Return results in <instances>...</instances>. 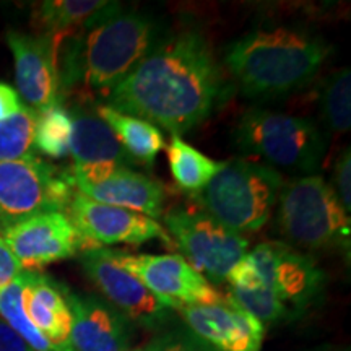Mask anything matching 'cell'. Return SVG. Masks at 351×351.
<instances>
[{
	"label": "cell",
	"mask_w": 351,
	"mask_h": 351,
	"mask_svg": "<svg viewBox=\"0 0 351 351\" xmlns=\"http://www.w3.org/2000/svg\"><path fill=\"white\" fill-rule=\"evenodd\" d=\"M21 271H23V269H21L20 262L16 261L10 247L0 236V289L8 287Z\"/></svg>",
	"instance_id": "f546056e"
},
{
	"label": "cell",
	"mask_w": 351,
	"mask_h": 351,
	"mask_svg": "<svg viewBox=\"0 0 351 351\" xmlns=\"http://www.w3.org/2000/svg\"><path fill=\"white\" fill-rule=\"evenodd\" d=\"M72 137L69 153L73 158V186H95L114 171L134 165L104 121L85 106L70 109Z\"/></svg>",
	"instance_id": "5bb4252c"
},
{
	"label": "cell",
	"mask_w": 351,
	"mask_h": 351,
	"mask_svg": "<svg viewBox=\"0 0 351 351\" xmlns=\"http://www.w3.org/2000/svg\"><path fill=\"white\" fill-rule=\"evenodd\" d=\"M320 111L327 125L337 134L351 127V72L340 69L328 75L320 86Z\"/></svg>",
	"instance_id": "603a6c76"
},
{
	"label": "cell",
	"mask_w": 351,
	"mask_h": 351,
	"mask_svg": "<svg viewBox=\"0 0 351 351\" xmlns=\"http://www.w3.org/2000/svg\"><path fill=\"white\" fill-rule=\"evenodd\" d=\"M0 236L26 271L43 269L85 251V243L65 212L34 215L2 230Z\"/></svg>",
	"instance_id": "4fadbf2b"
},
{
	"label": "cell",
	"mask_w": 351,
	"mask_h": 351,
	"mask_svg": "<svg viewBox=\"0 0 351 351\" xmlns=\"http://www.w3.org/2000/svg\"><path fill=\"white\" fill-rule=\"evenodd\" d=\"M75 191L99 204L132 210L152 219L163 217L166 202L163 186L155 179L130 169L129 166L114 171L99 184L80 186Z\"/></svg>",
	"instance_id": "d6986e66"
},
{
	"label": "cell",
	"mask_w": 351,
	"mask_h": 351,
	"mask_svg": "<svg viewBox=\"0 0 351 351\" xmlns=\"http://www.w3.org/2000/svg\"><path fill=\"white\" fill-rule=\"evenodd\" d=\"M226 298L262 324L282 322L295 315L291 307L262 285L252 288H230Z\"/></svg>",
	"instance_id": "4316f807"
},
{
	"label": "cell",
	"mask_w": 351,
	"mask_h": 351,
	"mask_svg": "<svg viewBox=\"0 0 351 351\" xmlns=\"http://www.w3.org/2000/svg\"><path fill=\"white\" fill-rule=\"evenodd\" d=\"M72 314L70 341L75 351H129L134 327L109 302L91 295H78L62 285Z\"/></svg>",
	"instance_id": "e0dca14e"
},
{
	"label": "cell",
	"mask_w": 351,
	"mask_h": 351,
	"mask_svg": "<svg viewBox=\"0 0 351 351\" xmlns=\"http://www.w3.org/2000/svg\"><path fill=\"white\" fill-rule=\"evenodd\" d=\"M72 171L36 155L0 163V231L46 212H65L72 200Z\"/></svg>",
	"instance_id": "52a82bcc"
},
{
	"label": "cell",
	"mask_w": 351,
	"mask_h": 351,
	"mask_svg": "<svg viewBox=\"0 0 351 351\" xmlns=\"http://www.w3.org/2000/svg\"><path fill=\"white\" fill-rule=\"evenodd\" d=\"M112 257L171 311L182 306L217 304L225 298L178 254L134 256L112 249Z\"/></svg>",
	"instance_id": "9c48e42d"
},
{
	"label": "cell",
	"mask_w": 351,
	"mask_h": 351,
	"mask_svg": "<svg viewBox=\"0 0 351 351\" xmlns=\"http://www.w3.org/2000/svg\"><path fill=\"white\" fill-rule=\"evenodd\" d=\"M0 351H34L8 324L0 317Z\"/></svg>",
	"instance_id": "1f68e13d"
},
{
	"label": "cell",
	"mask_w": 351,
	"mask_h": 351,
	"mask_svg": "<svg viewBox=\"0 0 351 351\" xmlns=\"http://www.w3.org/2000/svg\"><path fill=\"white\" fill-rule=\"evenodd\" d=\"M189 330L218 351H261L265 327L225 296L217 304L176 309Z\"/></svg>",
	"instance_id": "2e32d148"
},
{
	"label": "cell",
	"mask_w": 351,
	"mask_h": 351,
	"mask_svg": "<svg viewBox=\"0 0 351 351\" xmlns=\"http://www.w3.org/2000/svg\"><path fill=\"white\" fill-rule=\"evenodd\" d=\"M333 192L346 213L351 212V152L345 148L333 168Z\"/></svg>",
	"instance_id": "f1b7e54d"
},
{
	"label": "cell",
	"mask_w": 351,
	"mask_h": 351,
	"mask_svg": "<svg viewBox=\"0 0 351 351\" xmlns=\"http://www.w3.org/2000/svg\"><path fill=\"white\" fill-rule=\"evenodd\" d=\"M143 351H218L194 335L189 328H173L156 333Z\"/></svg>",
	"instance_id": "83f0119b"
},
{
	"label": "cell",
	"mask_w": 351,
	"mask_h": 351,
	"mask_svg": "<svg viewBox=\"0 0 351 351\" xmlns=\"http://www.w3.org/2000/svg\"><path fill=\"white\" fill-rule=\"evenodd\" d=\"M38 114L23 106L20 112L0 121V163L32 156Z\"/></svg>",
	"instance_id": "d4e9b609"
},
{
	"label": "cell",
	"mask_w": 351,
	"mask_h": 351,
	"mask_svg": "<svg viewBox=\"0 0 351 351\" xmlns=\"http://www.w3.org/2000/svg\"><path fill=\"white\" fill-rule=\"evenodd\" d=\"M96 114L112 130L132 161L153 165L158 153L165 148L163 134L150 122L116 111L108 104L96 108Z\"/></svg>",
	"instance_id": "44dd1931"
},
{
	"label": "cell",
	"mask_w": 351,
	"mask_h": 351,
	"mask_svg": "<svg viewBox=\"0 0 351 351\" xmlns=\"http://www.w3.org/2000/svg\"><path fill=\"white\" fill-rule=\"evenodd\" d=\"M328 54L330 47L317 34L282 26L236 39L225 64L245 95L275 96L306 86Z\"/></svg>",
	"instance_id": "3957f363"
},
{
	"label": "cell",
	"mask_w": 351,
	"mask_h": 351,
	"mask_svg": "<svg viewBox=\"0 0 351 351\" xmlns=\"http://www.w3.org/2000/svg\"><path fill=\"white\" fill-rule=\"evenodd\" d=\"M225 80L204 34L194 29L161 38L116 90L108 106L184 134L212 114Z\"/></svg>",
	"instance_id": "6da1fadb"
},
{
	"label": "cell",
	"mask_w": 351,
	"mask_h": 351,
	"mask_svg": "<svg viewBox=\"0 0 351 351\" xmlns=\"http://www.w3.org/2000/svg\"><path fill=\"white\" fill-rule=\"evenodd\" d=\"M23 271L13 282L0 289V317L10 326L34 351H56L41 332L29 322L23 309Z\"/></svg>",
	"instance_id": "cb8c5ba5"
},
{
	"label": "cell",
	"mask_w": 351,
	"mask_h": 351,
	"mask_svg": "<svg viewBox=\"0 0 351 351\" xmlns=\"http://www.w3.org/2000/svg\"><path fill=\"white\" fill-rule=\"evenodd\" d=\"M165 225L176 238L184 261L207 282H226L232 267L247 254L249 243L243 234L202 210H169Z\"/></svg>",
	"instance_id": "ba28073f"
},
{
	"label": "cell",
	"mask_w": 351,
	"mask_h": 351,
	"mask_svg": "<svg viewBox=\"0 0 351 351\" xmlns=\"http://www.w3.org/2000/svg\"><path fill=\"white\" fill-rule=\"evenodd\" d=\"M23 309L29 322L54 346L56 351H75L70 341L72 314L62 285L38 271L23 270Z\"/></svg>",
	"instance_id": "ac0fdd59"
},
{
	"label": "cell",
	"mask_w": 351,
	"mask_h": 351,
	"mask_svg": "<svg viewBox=\"0 0 351 351\" xmlns=\"http://www.w3.org/2000/svg\"><path fill=\"white\" fill-rule=\"evenodd\" d=\"M234 140L244 155L261 158L270 168L307 176L319 169L327 148L313 121L261 108L243 114Z\"/></svg>",
	"instance_id": "5b68a950"
},
{
	"label": "cell",
	"mask_w": 351,
	"mask_h": 351,
	"mask_svg": "<svg viewBox=\"0 0 351 351\" xmlns=\"http://www.w3.org/2000/svg\"><path fill=\"white\" fill-rule=\"evenodd\" d=\"M54 41L60 98L80 91L108 99L155 49L161 28L150 15L122 8L93 28L60 34Z\"/></svg>",
	"instance_id": "7a4b0ae2"
},
{
	"label": "cell",
	"mask_w": 351,
	"mask_h": 351,
	"mask_svg": "<svg viewBox=\"0 0 351 351\" xmlns=\"http://www.w3.org/2000/svg\"><path fill=\"white\" fill-rule=\"evenodd\" d=\"M23 109L19 91L7 83L0 82V121L8 119Z\"/></svg>",
	"instance_id": "4dcf8cb0"
},
{
	"label": "cell",
	"mask_w": 351,
	"mask_h": 351,
	"mask_svg": "<svg viewBox=\"0 0 351 351\" xmlns=\"http://www.w3.org/2000/svg\"><path fill=\"white\" fill-rule=\"evenodd\" d=\"M168 161L174 182L189 194H200L207 184L221 171L225 161H215L173 135L168 147Z\"/></svg>",
	"instance_id": "7402d4cb"
},
{
	"label": "cell",
	"mask_w": 351,
	"mask_h": 351,
	"mask_svg": "<svg viewBox=\"0 0 351 351\" xmlns=\"http://www.w3.org/2000/svg\"><path fill=\"white\" fill-rule=\"evenodd\" d=\"M129 351H143V348H130Z\"/></svg>",
	"instance_id": "d6a6232c"
},
{
	"label": "cell",
	"mask_w": 351,
	"mask_h": 351,
	"mask_svg": "<svg viewBox=\"0 0 351 351\" xmlns=\"http://www.w3.org/2000/svg\"><path fill=\"white\" fill-rule=\"evenodd\" d=\"M70 137H72V117L62 104L49 111L38 114L34 130V148L51 158H64L69 155Z\"/></svg>",
	"instance_id": "484cf974"
},
{
	"label": "cell",
	"mask_w": 351,
	"mask_h": 351,
	"mask_svg": "<svg viewBox=\"0 0 351 351\" xmlns=\"http://www.w3.org/2000/svg\"><path fill=\"white\" fill-rule=\"evenodd\" d=\"M258 285L285 304L304 309L322 293L326 275L313 257L283 243H262L244 256Z\"/></svg>",
	"instance_id": "30bf717a"
},
{
	"label": "cell",
	"mask_w": 351,
	"mask_h": 351,
	"mask_svg": "<svg viewBox=\"0 0 351 351\" xmlns=\"http://www.w3.org/2000/svg\"><path fill=\"white\" fill-rule=\"evenodd\" d=\"M65 213L85 243V251L99 247V244L140 245L153 239L171 245L169 234L155 219L132 210L99 204L78 191L73 192Z\"/></svg>",
	"instance_id": "7c38bea8"
},
{
	"label": "cell",
	"mask_w": 351,
	"mask_h": 351,
	"mask_svg": "<svg viewBox=\"0 0 351 351\" xmlns=\"http://www.w3.org/2000/svg\"><path fill=\"white\" fill-rule=\"evenodd\" d=\"M276 202V225L289 243L307 249L350 251V215L322 176H301L285 182Z\"/></svg>",
	"instance_id": "8992f818"
},
{
	"label": "cell",
	"mask_w": 351,
	"mask_h": 351,
	"mask_svg": "<svg viewBox=\"0 0 351 351\" xmlns=\"http://www.w3.org/2000/svg\"><path fill=\"white\" fill-rule=\"evenodd\" d=\"M82 265L101 295L130 322L150 330H158L168 322L169 307L114 261L112 249H86L82 252Z\"/></svg>",
	"instance_id": "8fae6325"
},
{
	"label": "cell",
	"mask_w": 351,
	"mask_h": 351,
	"mask_svg": "<svg viewBox=\"0 0 351 351\" xmlns=\"http://www.w3.org/2000/svg\"><path fill=\"white\" fill-rule=\"evenodd\" d=\"M283 184L276 169L239 158L226 161L195 199L217 221L243 234L258 231L269 221Z\"/></svg>",
	"instance_id": "277c9868"
},
{
	"label": "cell",
	"mask_w": 351,
	"mask_h": 351,
	"mask_svg": "<svg viewBox=\"0 0 351 351\" xmlns=\"http://www.w3.org/2000/svg\"><path fill=\"white\" fill-rule=\"evenodd\" d=\"M122 8L121 2L109 0H47L34 8L33 21L41 34L60 36L93 28Z\"/></svg>",
	"instance_id": "ffe728a7"
},
{
	"label": "cell",
	"mask_w": 351,
	"mask_h": 351,
	"mask_svg": "<svg viewBox=\"0 0 351 351\" xmlns=\"http://www.w3.org/2000/svg\"><path fill=\"white\" fill-rule=\"evenodd\" d=\"M7 44L15 62L16 88L36 114L59 106L60 85L57 73L56 41L51 34L8 32Z\"/></svg>",
	"instance_id": "9a60e30c"
}]
</instances>
